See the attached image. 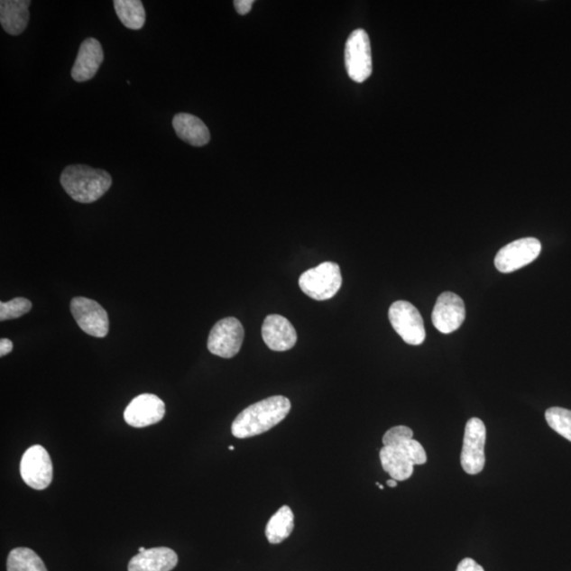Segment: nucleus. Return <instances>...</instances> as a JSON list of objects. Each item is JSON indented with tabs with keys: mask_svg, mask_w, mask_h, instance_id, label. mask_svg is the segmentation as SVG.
<instances>
[{
	"mask_svg": "<svg viewBox=\"0 0 571 571\" xmlns=\"http://www.w3.org/2000/svg\"><path fill=\"white\" fill-rule=\"evenodd\" d=\"M262 336L266 345L274 352L290 351L298 341L293 325L280 315H270L265 318Z\"/></svg>",
	"mask_w": 571,
	"mask_h": 571,
	"instance_id": "obj_14",
	"label": "nucleus"
},
{
	"mask_svg": "<svg viewBox=\"0 0 571 571\" xmlns=\"http://www.w3.org/2000/svg\"><path fill=\"white\" fill-rule=\"evenodd\" d=\"M7 571H48L44 561L32 549L18 548L12 550L7 560Z\"/></svg>",
	"mask_w": 571,
	"mask_h": 571,
	"instance_id": "obj_21",
	"label": "nucleus"
},
{
	"mask_svg": "<svg viewBox=\"0 0 571 571\" xmlns=\"http://www.w3.org/2000/svg\"><path fill=\"white\" fill-rule=\"evenodd\" d=\"M392 328L409 345H420L426 340V328L419 309L407 300H397L390 307Z\"/></svg>",
	"mask_w": 571,
	"mask_h": 571,
	"instance_id": "obj_5",
	"label": "nucleus"
},
{
	"mask_svg": "<svg viewBox=\"0 0 571 571\" xmlns=\"http://www.w3.org/2000/svg\"><path fill=\"white\" fill-rule=\"evenodd\" d=\"M177 564L178 556L173 549L156 548L132 557L128 563V571H170Z\"/></svg>",
	"mask_w": 571,
	"mask_h": 571,
	"instance_id": "obj_16",
	"label": "nucleus"
},
{
	"mask_svg": "<svg viewBox=\"0 0 571 571\" xmlns=\"http://www.w3.org/2000/svg\"><path fill=\"white\" fill-rule=\"evenodd\" d=\"M456 571H484L480 564H477L473 558L465 557L458 564Z\"/></svg>",
	"mask_w": 571,
	"mask_h": 571,
	"instance_id": "obj_25",
	"label": "nucleus"
},
{
	"mask_svg": "<svg viewBox=\"0 0 571 571\" xmlns=\"http://www.w3.org/2000/svg\"><path fill=\"white\" fill-rule=\"evenodd\" d=\"M60 184L73 200L92 204L106 195L113 180L106 170L88 165L76 164L67 167L60 175Z\"/></svg>",
	"mask_w": 571,
	"mask_h": 571,
	"instance_id": "obj_2",
	"label": "nucleus"
},
{
	"mask_svg": "<svg viewBox=\"0 0 571 571\" xmlns=\"http://www.w3.org/2000/svg\"><path fill=\"white\" fill-rule=\"evenodd\" d=\"M70 309L78 327L84 333L96 337H104L108 335L107 312L96 300L81 297L72 299Z\"/></svg>",
	"mask_w": 571,
	"mask_h": 571,
	"instance_id": "obj_11",
	"label": "nucleus"
},
{
	"mask_svg": "<svg viewBox=\"0 0 571 571\" xmlns=\"http://www.w3.org/2000/svg\"><path fill=\"white\" fill-rule=\"evenodd\" d=\"M244 330L235 318H226L214 325L207 340V349L218 357L230 359L241 351Z\"/></svg>",
	"mask_w": 571,
	"mask_h": 571,
	"instance_id": "obj_7",
	"label": "nucleus"
},
{
	"mask_svg": "<svg viewBox=\"0 0 571 571\" xmlns=\"http://www.w3.org/2000/svg\"><path fill=\"white\" fill-rule=\"evenodd\" d=\"M386 484H388V486L391 487V488H395V487H397V484H398L397 481L392 480V478H391V480L388 481V483H386Z\"/></svg>",
	"mask_w": 571,
	"mask_h": 571,
	"instance_id": "obj_28",
	"label": "nucleus"
},
{
	"mask_svg": "<svg viewBox=\"0 0 571 571\" xmlns=\"http://www.w3.org/2000/svg\"><path fill=\"white\" fill-rule=\"evenodd\" d=\"M253 4V0H235V7L239 15H245L249 14Z\"/></svg>",
	"mask_w": 571,
	"mask_h": 571,
	"instance_id": "obj_26",
	"label": "nucleus"
},
{
	"mask_svg": "<svg viewBox=\"0 0 571 571\" xmlns=\"http://www.w3.org/2000/svg\"><path fill=\"white\" fill-rule=\"evenodd\" d=\"M542 244L534 237L518 239L502 248L495 256L494 263L499 272L511 273L530 265L541 254Z\"/></svg>",
	"mask_w": 571,
	"mask_h": 571,
	"instance_id": "obj_8",
	"label": "nucleus"
},
{
	"mask_svg": "<svg viewBox=\"0 0 571 571\" xmlns=\"http://www.w3.org/2000/svg\"><path fill=\"white\" fill-rule=\"evenodd\" d=\"M115 10L119 20L131 30H140L145 23V10L140 0H115Z\"/></svg>",
	"mask_w": 571,
	"mask_h": 571,
	"instance_id": "obj_20",
	"label": "nucleus"
},
{
	"mask_svg": "<svg viewBox=\"0 0 571 571\" xmlns=\"http://www.w3.org/2000/svg\"><path fill=\"white\" fill-rule=\"evenodd\" d=\"M165 415V403L152 394H143L133 399L124 411L127 425L145 428L161 422Z\"/></svg>",
	"mask_w": 571,
	"mask_h": 571,
	"instance_id": "obj_13",
	"label": "nucleus"
},
{
	"mask_svg": "<svg viewBox=\"0 0 571 571\" xmlns=\"http://www.w3.org/2000/svg\"><path fill=\"white\" fill-rule=\"evenodd\" d=\"M103 60L104 52L100 41L94 38L86 39L78 49L75 65L72 67V78L78 83L89 81L97 75Z\"/></svg>",
	"mask_w": 571,
	"mask_h": 571,
	"instance_id": "obj_15",
	"label": "nucleus"
},
{
	"mask_svg": "<svg viewBox=\"0 0 571 571\" xmlns=\"http://www.w3.org/2000/svg\"><path fill=\"white\" fill-rule=\"evenodd\" d=\"M465 307L462 298L453 292L440 294L432 313V321L441 334L449 335L462 327Z\"/></svg>",
	"mask_w": 571,
	"mask_h": 571,
	"instance_id": "obj_12",
	"label": "nucleus"
},
{
	"mask_svg": "<svg viewBox=\"0 0 571 571\" xmlns=\"http://www.w3.org/2000/svg\"><path fill=\"white\" fill-rule=\"evenodd\" d=\"M345 66L349 78L355 83H364L372 76L371 41L365 30L357 29L349 35L345 47Z\"/></svg>",
	"mask_w": 571,
	"mask_h": 571,
	"instance_id": "obj_6",
	"label": "nucleus"
},
{
	"mask_svg": "<svg viewBox=\"0 0 571 571\" xmlns=\"http://www.w3.org/2000/svg\"><path fill=\"white\" fill-rule=\"evenodd\" d=\"M427 453L420 442L409 439L394 446H385L380 450L382 468L392 480L403 482L413 475L414 465L427 463Z\"/></svg>",
	"mask_w": 571,
	"mask_h": 571,
	"instance_id": "obj_3",
	"label": "nucleus"
},
{
	"mask_svg": "<svg viewBox=\"0 0 571 571\" xmlns=\"http://www.w3.org/2000/svg\"><path fill=\"white\" fill-rule=\"evenodd\" d=\"M138 550L139 554H141V552H144L146 549L144 548H140Z\"/></svg>",
	"mask_w": 571,
	"mask_h": 571,
	"instance_id": "obj_29",
	"label": "nucleus"
},
{
	"mask_svg": "<svg viewBox=\"0 0 571 571\" xmlns=\"http://www.w3.org/2000/svg\"><path fill=\"white\" fill-rule=\"evenodd\" d=\"M29 0H2L0 2V23L5 32L20 35L26 30L30 20Z\"/></svg>",
	"mask_w": 571,
	"mask_h": 571,
	"instance_id": "obj_17",
	"label": "nucleus"
},
{
	"mask_svg": "<svg viewBox=\"0 0 571 571\" xmlns=\"http://www.w3.org/2000/svg\"><path fill=\"white\" fill-rule=\"evenodd\" d=\"M32 309V303L24 298H16L10 302L0 303V321L14 320V318H21Z\"/></svg>",
	"mask_w": 571,
	"mask_h": 571,
	"instance_id": "obj_23",
	"label": "nucleus"
},
{
	"mask_svg": "<svg viewBox=\"0 0 571 571\" xmlns=\"http://www.w3.org/2000/svg\"><path fill=\"white\" fill-rule=\"evenodd\" d=\"M414 433L411 428L404 426L391 428L383 436V446H394L401 442L413 439Z\"/></svg>",
	"mask_w": 571,
	"mask_h": 571,
	"instance_id": "obj_24",
	"label": "nucleus"
},
{
	"mask_svg": "<svg viewBox=\"0 0 571 571\" xmlns=\"http://www.w3.org/2000/svg\"><path fill=\"white\" fill-rule=\"evenodd\" d=\"M545 419L554 431L571 441V410L563 408H550L546 410Z\"/></svg>",
	"mask_w": 571,
	"mask_h": 571,
	"instance_id": "obj_22",
	"label": "nucleus"
},
{
	"mask_svg": "<svg viewBox=\"0 0 571 571\" xmlns=\"http://www.w3.org/2000/svg\"><path fill=\"white\" fill-rule=\"evenodd\" d=\"M173 127L177 136L190 145L200 147L210 143V132L198 116L177 114L173 119Z\"/></svg>",
	"mask_w": 571,
	"mask_h": 571,
	"instance_id": "obj_18",
	"label": "nucleus"
},
{
	"mask_svg": "<svg viewBox=\"0 0 571 571\" xmlns=\"http://www.w3.org/2000/svg\"><path fill=\"white\" fill-rule=\"evenodd\" d=\"M294 530V514L288 506H282L272 515L266 527V538L269 543L280 544L290 537Z\"/></svg>",
	"mask_w": 571,
	"mask_h": 571,
	"instance_id": "obj_19",
	"label": "nucleus"
},
{
	"mask_svg": "<svg viewBox=\"0 0 571 571\" xmlns=\"http://www.w3.org/2000/svg\"><path fill=\"white\" fill-rule=\"evenodd\" d=\"M235 447H233V446H230V447H229V450H230V451H235Z\"/></svg>",
	"mask_w": 571,
	"mask_h": 571,
	"instance_id": "obj_30",
	"label": "nucleus"
},
{
	"mask_svg": "<svg viewBox=\"0 0 571 571\" xmlns=\"http://www.w3.org/2000/svg\"><path fill=\"white\" fill-rule=\"evenodd\" d=\"M21 475L30 488L44 490L51 486L53 465L45 447L36 445L24 452L21 460Z\"/></svg>",
	"mask_w": 571,
	"mask_h": 571,
	"instance_id": "obj_10",
	"label": "nucleus"
},
{
	"mask_svg": "<svg viewBox=\"0 0 571 571\" xmlns=\"http://www.w3.org/2000/svg\"><path fill=\"white\" fill-rule=\"evenodd\" d=\"M12 351H14V343L9 339L0 340V357H5V355H9Z\"/></svg>",
	"mask_w": 571,
	"mask_h": 571,
	"instance_id": "obj_27",
	"label": "nucleus"
},
{
	"mask_svg": "<svg viewBox=\"0 0 571 571\" xmlns=\"http://www.w3.org/2000/svg\"><path fill=\"white\" fill-rule=\"evenodd\" d=\"M299 285L306 296L320 302L334 298L342 286L340 266L333 262H322L300 275Z\"/></svg>",
	"mask_w": 571,
	"mask_h": 571,
	"instance_id": "obj_4",
	"label": "nucleus"
},
{
	"mask_svg": "<svg viewBox=\"0 0 571 571\" xmlns=\"http://www.w3.org/2000/svg\"><path fill=\"white\" fill-rule=\"evenodd\" d=\"M291 410L290 399L272 396L250 405L232 423V434L239 439L254 437L270 431L284 420Z\"/></svg>",
	"mask_w": 571,
	"mask_h": 571,
	"instance_id": "obj_1",
	"label": "nucleus"
},
{
	"mask_svg": "<svg viewBox=\"0 0 571 571\" xmlns=\"http://www.w3.org/2000/svg\"><path fill=\"white\" fill-rule=\"evenodd\" d=\"M486 436V426L481 419H471L466 422L460 463H462L464 471L470 475H476L484 468V464H486V457H484Z\"/></svg>",
	"mask_w": 571,
	"mask_h": 571,
	"instance_id": "obj_9",
	"label": "nucleus"
}]
</instances>
